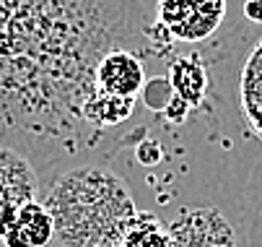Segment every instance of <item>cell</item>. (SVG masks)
<instances>
[{
    "instance_id": "cell-6",
    "label": "cell",
    "mask_w": 262,
    "mask_h": 247,
    "mask_svg": "<svg viewBox=\"0 0 262 247\" xmlns=\"http://www.w3.org/2000/svg\"><path fill=\"white\" fill-rule=\"evenodd\" d=\"M145 55L151 52L135 47H120L106 52L94 70L96 91L115 99H140L145 89Z\"/></svg>"
},
{
    "instance_id": "cell-1",
    "label": "cell",
    "mask_w": 262,
    "mask_h": 247,
    "mask_svg": "<svg viewBox=\"0 0 262 247\" xmlns=\"http://www.w3.org/2000/svg\"><path fill=\"white\" fill-rule=\"evenodd\" d=\"M148 24L140 0H0V143L36 159L96 135L94 70L120 47L151 52Z\"/></svg>"
},
{
    "instance_id": "cell-3",
    "label": "cell",
    "mask_w": 262,
    "mask_h": 247,
    "mask_svg": "<svg viewBox=\"0 0 262 247\" xmlns=\"http://www.w3.org/2000/svg\"><path fill=\"white\" fill-rule=\"evenodd\" d=\"M229 0H156V24L174 45L210 39L226 18Z\"/></svg>"
},
{
    "instance_id": "cell-2",
    "label": "cell",
    "mask_w": 262,
    "mask_h": 247,
    "mask_svg": "<svg viewBox=\"0 0 262 247\" xmlns=\"http://www.w3.org/2000/svg\"><path fill=\"white\" fill-rule=\"evenodd\" d=\"M42 203L62 247H115L138 216L125 180L104 164L62 172Z\"/></svg>"
},
{
    "instance_id": "cell-9",
    "label": "cell",
    "mask_w": 262,
    "mask_h": 247,
    "mask_svg": "<svg viewBox=\"0 0 262 247\" xmlns=\"http://www.w3.org/2000/svg\"><path fill=\"white\" fill-rule=\"evenodd\" d=\"M239 107L249 130L262 140V37L247 52L239 70Z\"/></svg>"
},
{
    "instance_id": "cell-11",
    "label": "cell",
    "mask_w": 262,
    "mask_h": 247,
    "mask_svg": "<svg viewBox=\"0 0 262 247\" xmlns=\"http://www.w3.org/2000/svg\"><path fill=\"white\" fill-rule=\"evenodd\" d=\"M244 16L254 24H262V0H244Z\"/></svg>"
},
{
    "instance_id": "cell-8",
    "label": "cell",
    "mask_w": 262,
    "mask_h": 247,
    "mask_svg": "<svg viewBox=\"0 0 262 247\" xmlns=\"http://www.w3.org/2000/svg\"><path fill=\"white\" fill-rule=\"evenodd\" d=\"M52 237H55L52 219L45 203L39 200L26 203L21 211H16V216L6 224L3 234H0L6 247H47Z\"/></svg>"
},
{
    "instance_id": "cell-10",
    "label": "cell",
    "mask_w": 262,
    "mask_h": 247,
    "mask_svg": "<svg viewBox=\"0 0 262 247\" xmlns=\"http://www.w3.org/2000/svg\"><path fill=\"white\" fill-rule=\"evenodd\" d=\"M115 247H169L166 224H161L154 214H138Z\"/></svg>"
},
{
    "instance_id": "cell-5",
    "label": "cell",
    "mask_w": 262,
    "mask_h": 247,
    "mask_svg": "<svg viewBox=\"0 0 262 247\" xmlns=\"http://www.w3.org/2000/svg\"><path fill=\"white\" fill-rule=\"evenodd\" d=\"M169 247H236V234L213 205L184 208L166 224Z\"/></svg>"
},
{
    "instance_id": "cell-4",
    "label": "cell",
    "mask_w": 262,
    "mask_h": 247,
    "mask_svg": "<svg viewBox=\"0 0 262 247\" xmlns=\"http://www.w3.org/2000/svg\"><path fill=\"white\" fill-rule=\"evenodd\" d=\"M42 174L36 161L11 143H0V234L26 203L39 200Z\"/></svg>"
},
{
    "instance_id": "cell-7",
    "label": "cell",
    "mask_w": 262,
    "mask_h": 247,
    "mask_svg": "<svg viewBox=\"0 0 262 247\" xmlns=\"http://www.w3.org/2000/svg\"><path fill=\"white\" fill-rule=\"evenodd\" d=\"M166 84L174 99L187 104L190 110H200L210 89V70H208L205 55L200 52L177 55L174 52L166 65Z\"/></svg>"
}]
</instances>
